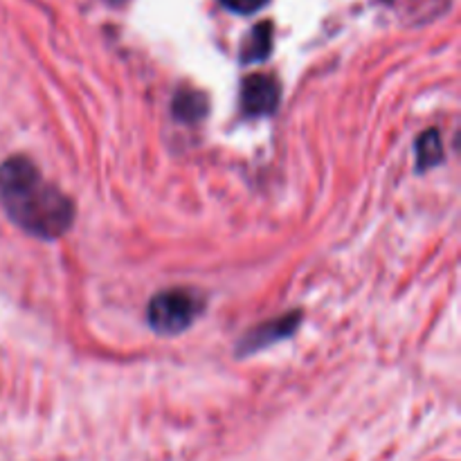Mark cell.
Listing matches in <instances>:
<instances>
[{
	"mask_svg": "<svg viewBox=\"0 0 461 461\" xmlns=\"http://www.w3.org/2000/svg\"><path fill=\"white\" fill-rule=\"evenodd\" d=\"M0 205L18 228L39 239L61 237L75 221L70 198L21 156L0 165Z\"/></svg>",
	"mask_w": 461,
	"mask_h": 461,
	"instance_id": "obj_1",
	"label": "cell"
},
{
	"mask_svg": "<svg viewBox=\"0 0 461 461\" xmlns=\"http://www.w3.org/2000/svg\"><path fill=\"white\" fill-rule=\"evenodd\" d=\"M201 309V300L194 293L180 291V288L165 291L153 297L149 304V324L153 331L162 333V336H176L196 320Z\"/></svg>",
	"mask_w": 461,
	"mask_h": 461,
	"instance_id": "obj_2",
	"label": "cell"
},
{
	"mask_svg": "<svg viewBox=\"0 0 461 461\" xmlns=\"http://www.w3.org/2000/svg\"><path fill=\"white\" fill-rule=\"evenodd\" d=\"M241 104L248 115H270L279 104V86L268 75H250L243 81Z\"/></svg>",
	"mask_w": 461,
	"mask_h": 461,
	"instance_id": "obj_3",
	"label": "cell"
},
{
	"mask_svg": "<svg viewBox=\"0 0 461 461\" xmlns=\"http://www.w3.org/2000/svg\"><path fill=\"white\" fill-rule=\"evenodd\" d=\"M270 50H273V23H259L255 30L250 32L248 41L243 43L241 61L255 63L268 59Z\"/></svg>",
	"mask_w": 461,
	"mask_h": 461,
	"instance_id": "obj_4",
	"label": "cell"
},
{
	"mask_svg": "<svg viewBox=\"0 0 461 461\" xmlns=\"http://www.w3.org/2000/svg\"><path fill=\"white\" fill-rule=\"evenodd\" d=\"M297 327V315H291V318H282L277 324L273 327H259L255 333H250V336L243 340V349L246 351H257L261 349V347H268L270 342L279 340V338L288 336V333L293 331V329Z\"/></svg>",
	"mask_w": 461,
	"mask_h": 461,
	"instance_id": "obj_5",
	"label": "cell"
},
{
	"mask_svg": "<svg viewBox=\"0 0 461 461\" xmlns=\"http://www.w3.org/2000/svg\"><path fill=\"white\" fill-rule=\"evenodd\" d=\"M174 113L183 122H198L207 113V99L196 90H183L174 99Z\"/></svg>",
	"mask_w": 461,
	"mask_h": 461,
	"instance_id": "obj_6",
	"label": "cell"
},
{
	"mask_svg": "<svg viewBox=\"0 0 461 461\" xmlns=\"http://www.w3.org/2000/svg\"><path fill=\"white\" fill-rule=\"evenodd\" d=\"M417 158H419V169H430V167L439 165L444 158V149H441L439 133L435 129L423 133L417 142Z\"/></svg>",
	"mask_w": 461,
	"mask_h": 461,
	"instance_id": "obj_7",
	"label": "cell"
},
{
	"mask_svg": "<svg viewBox=\"0 0 461 461\" xmlns=\"http://www.w3.org/2000/svg\"><path fill=\"white\" fill-rule=\"evenodd\" d=\"M228 9L237 14H255L268 5V0H221Z\"/></svg>",
	"mask_w": 461,
	"mask_h": 461,
	"instance_id": "obj_8",
	"label": "cell"
}]
</instances>
